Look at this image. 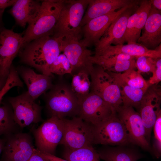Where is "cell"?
<instances>
[{"label":"cell","mask_w":161,"mask_h":161,"mask_svg":"<svg viewBox=\"0 0 161 161\" xmlns=\"http://www.w3.org/2000/svg\"><path fill=\"white\" fill-rule=\"evenodd\" d=\"M24 45L23 36L12 30L0 32V88L5 84L14 58Z\"/></svg>","instance_id":"9"},{"label":"cell","mask_w":161,"mask_h":161,"mask_svg":"<svg viewBox=\"0 0 161 161\" xmlns=\"http://www.w3.org/2000/svg\"><path fill=\"white\" fill-rule=\"evenodd\" d=\"M139 1L130 0H90L81 25L82 27L92 19L117 9L137 5Z\"/></svg>","instance_id":"21"},{"label":"cell","mask_w":161,"mask_h":161,"mask_svg":"<svg viewBox=\"0 0 161 161\" xmlns=\"http://www.w3.org/2000/svg\"><path fill=\"white\" fill-rule=\"evenodd\" d=\"M63 157L69 161H100V159L92 145L74 149L65 148Z\"/></svg>","instance_id":"26"},{"label":"cell","mask_w":161,"mask_h":161,"mask_svg":"<svg viewBox=\"0 0 161 161\" xmlns=\"http://www.w3.org/2000/svg\"><path fill=\"white\" fill-rule=\"evenodd\" d=\"M151 4L150 0H142L139 1V11L135 23L133 35V42L137 43L141 36V30L145 23L151 8Z\"/></svg>","instance_id":"29"},{"label":"cell","mask_w":161,"mask_h":161,"mask_svg":"<svg viewBox=\"0 0 161 161\" xmlns=\"http://www.w3.org/2000/svg\"><path fill=\"white\" fill-rule=\"evenodd\" d=\"M135 6L125 7L117 11L92 19L82 27L83 38L80 41L87 47L95 45L112 23L120 14L127 8Z\"/></svg>","instance_id":"16"},{"label":"cell","mask_w":161,"mask_h":161,"mask_svg":"<svg viewBox=\"0 0 161 161\" xmlns=\"http://www.w3.org/2000/svg\"><path fill=\"white\" fill-rule=\"evenodd\" d=\"M97 152L105 161H137L141 157L138 153L122 147H105Z\"/></svg>","instance_id":"25"},{"label":"cell","mask_w":161,"mask_h":161,"mask_svg":"<svg viewBox=\"0 0 161 161\" xmlns=\"http://www.w3.org/2000/svg\"><path fill=\"white\" fill-rule=\"evenodd\" d=\"M50 72L60 76L66 74L71 75L72 71L71 65L67 57L63 53L60 54L50 66Z\"/></svg>","instance_id":"31"},{"label":"cell","mask_w":161,"mask_h":161,"mask_svg":"<svg viewBox=\"0 0 161 161\" xmlns=\"http://www.w3.org/2000/svg\"><path fill=\"white\" fill-rule=\"evenodd\" d=\"M138 43L149 48L155 49L161 42V13L152 5Z\"/></svg>","instance_id":"19"},{"label":"cell","mask_w":161,"mask_h":161,"mask_svg":"<svg viewBox=\"0 0 161 161\" xmlns=\"http://www.w3.org/2000/svg\"><path fill=\"white\" fill-rule=\"evenodd\" d=\"M89 76L84 73H80L72 76L71 89L79 102L90 92L91 82Z\"/></svg>","instance_id":"28"},{"label":"cell","mask_w":161,"mask_h":161,"mask_svg":"<svg viewBox=\"0 0 161 161\" xmlns=\"http://www.w3.org/2000/svg\"><path fill=\"white\" fill-rule=\"evenodd\" d=\"M41 1L34 0H17L9 11L16 23L24 27L35 18L41 7Z\"/></svg>","instance_id":"23"},{"label":"cell","mask_w":161,"mask_h":161,"mask_svg":"<svg viewBox=\"0 0 161 161\" xmlns=\"http://www.w3.org/2000/svg\"><path fill=\"white\" fill-rule=\"evenodd\" d=\"M5 136L1 161H28L35 149L31 135L20 131Z\"/></svg>","instance_id":"12"},{"label":"cell","mask_w":161,"mask_h":161,"mask_svg":"<svg viewBox=\"0 0 161 161\" xmlns=\"http://www.w3.org/2000/svg\"><path fill=\"white\" fill-rule=\"evenodd\" d=\"M17 0H0V10L4 12L7 7L13 6Z\"/></svg>","instance_id":"36"},{"label":"cell","mask_w":161,"mask_h":161,"mask_svg":"<svg viewBox=\"0 0 161 161\" xmlns=\"http://www.w3.org/2000/svg\"><path fill=\"white\" fill-rule=\"evenodd\" d=\"M160 87L158 84L149 86L141 102L139 112L145 128V137L149 143L151 132L159 113L161 112Z\"/></svg>","instance_id":"14"},{"label":"cell","mask_w":161,"mask_h":161,"mask_svg":"<svg viewBox=\"0 0 161 161\" xmlns=\"http://www.w3.org/2000/svg\"><path fill=\"white\" fill-rule=\"evenodd\" d=\"M136 58L129 55L120 53L109 56H92L90 58L94 65L101 66L107 71L122 73L135 70Z\"/></svg>","instance_id":"20"},{"label":"cell","mask_w":161,"mask_h":161,"mask_svg":"<svg viewBox=\"0 0 161 161\" xmlns=\"http://www.w3.org/2000/svg\"><path fill=\"white\" fill-rule=\"evenodd\" d=\"M37 153L47 161H69L58 157L54 155L40 151L36 148Z\"/></svg>","instance_id":"35"},{"label":"cell","mask_w":161,"mask_h":161,"mask_svg":"<svg viewBox=\"0 0 161 161\" xmlns=\"http://www.w3.org/2000/svg\"><path fill=\"white\" fill-rule=\"evenodd\" d=\"M90 0H66L52 35L61 39L80 41L82 35L81 22Z\"/></svg>","instance_id":"3"},{"label":"cell","mask_w":161,"mask_h":161,"mask_svg":"<svg viewBox=\"0 0 161 161\" xmlns=\"http://www.w3.org/2000/svg\"><path fill=\"white\" fill-rule=\"evenodd\" d=\"M28 161H47L44 158L39 155L35 148L34 151Z\"/></svg>","instance_id":"37"},{"label":"cell","mask_w":161,"mask_h":161,"mask_svg":"<svg viewBox=\"0 0 161 161\" xmlns=\"http://www.w3.org/2000/svg\"><path fill=\"white\" fill-rule=\"evenodd\" d=\"M123 81L130 86L138 89L146 90L149 87L141 74L135 70L119 73Z\"/></svg>","instance_id":"30"},{"label":"cell","mask_w":161,"mask_h":161,"mask_svg":"<svg viewBox=\"0 0 161 161\" xmlns=\"http://www.w3.org/2000/svg\"><path fill=\"white\" fill-rule=\"evenodd\" d=\"M93 127V144L122 145L129 143L125 127L116 113Z\"/></svg>","instance_id":"7"},{"label":"cell","mask_w":161,"mask_h":161,"mask_svg":"<svg viewBox=\"0 0 161 161\" xmlns=\"http://www.w3.org/2000/svg\"><path fill=\"white\" fill-rule=\"evenodd\" d=\"M61 40L48 35L27 44L19 52L20 62L35 68L43 74L52 77L49 69L61 52Z\"/></svg>","instance_id":"1"},{"label":"cell","mask_w":161,"mask_h":161,"mask_svg":"<svg viewBox=\"0 0 161 161\" xmlns=\"http://www.w3.org/2000/svg\"><path fill=\"white\" fill-rule=\"evenodd\" d=\"M157 59L144 56L136 58V66L137 71L140 74L142 72L152 73L156 68Z\"/></svg>","instance_id":"32"},{"label":"cell","mask_w":161,"mask_h":161,"mask_svg":"<svg viewBox=\"0 0 161 161\" xmlns=\"http://www.w3.org/2000/svg\"><path fill=\"white\" fill-rule=\"evenodd\" d=\"M91 92L98 95L116 111L122 105L120 89L117 81L111 72L94 65L90 75Z\"/></svg>","instance_id":"5"},{"label":"cell","mask_w":161,"mask_h":161,"mask_svg":"<svg viewBox=\"0 0 161 161\" xmlns=\"http://www.w3.org/2000/svg\"><path fill=\"white\" fill-rule=\"evenodd\" d=\"M41 1V7L38 14L28 24L23 36V47L35 39L48 35H52L64 0Z\"/></svg>","instance_id":"4"},{"label":"cell","mask_w":161,"mask_h":161,"mask_svg":"<svg viewBox=\"0 0 161 161\" xmlns=\"http://www.w3.org/2000/svg\"><path fill=\"white\" fill-rule=\"evenodd\" d=\"M44 95L46 109L49 117L55 116L63 119L78 117L79 102L68 83L61 80L53 84Z\"/></svg>","instance_id":"2"},{"label":"cell","mask_w":161,"mask_h":161,"mask_svg":"<svg viewBox=\"0 0 161 161\" xmlns=\"http://www.w3.org/2000/svg\"><path fill=\"white\" fill-rule=\"evenodd\" d=\"M27 88V92L35 100L52 87V77L39 74L29 67L21 66L16 69Z\"/></svg>","instance_id":"18"},{"label":"cell","mask_w":161,"mask_h":161,"mask_svg":"<svg viewBox=\"0 0 161 161\" xmlns=\"http://www.w3.org/2000/svg\"><path fill=\"white\" fill-rule=\"evenodd\" d=\"M3 13V12L0 10V24L1 21L2 16Z\"/></svg>","instance_id":"40"},{"label":"cell","mask_w":161,"mask_h":161,"mask_svg":"<svg viewBox=\"0 0 161 161\" xmlns=\"http://www.w3.org/2000/svg\"><path fill=\"white\" fill-rule=\"evenodd\" d=\"M61 52L69 60L72 67V76L80 73L90 75L94 65L90 60L91 51L80 41L72 39H61Z\"/></svg>","instance_id":"11"},{"label":"cell","mask_w":161,"mask_h":161,"mask_svg":"<svg viewBox=\"0 0 161 161\" xmlns=\"http://www.w3.org/2000/svg\"><path fill=\"white\" fill-rule=\"evenodd\" d=\"M151 5L158 10H161V0H151Z\"/></svg>","instance_id":"38"},{"label":"cell","mask_w":161,"mask_h":161,"mask_svg":"<svg viewBox=\"0 0 161 161\" xmlns=\"http://www.w3.org/2000/svg\"><path fill=\"white\" fill-rule=\"evenodd\" d=\"M4 143V139H1L0 138V156L2 152Z\"/></svg>","instance_id":"39"},{"label":"cell","mask_w":161,"mask_h":161,"mask_svg":"<svg viewBox=\"0 0 161 161\" xmlns=\"http://www.w3.org/2000/svg\"><path fill=\"white\" fill-rule=\"evenodd\" d=\"M63 119L52 116L33 130L36 149L55 155L56 147L64 135Z\"/></svg>","instance_id":"6"},{"label":"cell","mask_w":161,"mask_h":161,"mask_svg":"<svg viewBox=\"0 0 161 161\" xmlns=\"http://www.w3.org/2000/svg\"><path fill=\"white\" fill-rule=\"evenodd\" d=\"M120 53L129 55L136 58L144 56L154 58H161L160 44L155 49H148L139 44L110 45L95 52V56H109Z\"/></svg>","instance_id":"22"},{"label":"cell","mask_w":161,"mask_h":161,"mask_svg":"<svg viewBox=\"0 0 161 161\" xmlns=\"http://www.w3.org/2000/svg\"><path fill=\"white\" fill-rule=\"evenodd\" d=\"M152 76L147 81L149 86L158 84L161 81V58L157 59L156 62V68L152 73Z\"/></svg>","instance_id":"34"},{"label":"cell","mask_w":161,"mask_h":161,"mask_svg":"<svg viewBox=\"0 0 161 161\" xmlns=\"http://www.w3.org/2000/svg\"><path fill=\"white\" fill-rule=\"evenodd\" d=\"M153 129L154 137L153 149L155 155L158 158L161 154V112L158 115Z\"/></svg>","instance_id":"33"},{"label":"cell","mask_w":161,"mask_h":161,"mask_svg":"<svg viewBox=\"0 0 161 161\" xmlns=\"http://www.w3.org/2000/svg\"><path fill=\"white\" fill-rule=\"evenodd\" d=\"M111 72L116 79L119 87L122 106L139 109L141 102L147 89L131 87L123 80L119 73Z\"/></svg>","instance_id":"24"},{"label":"cell","mask_w":161,"mask_h":161,"mask_svg":"<svg viewBox=\"0 0 161 161\" xmlns=\"http://www.w3.org/2000/svg\"><path fill=\"white\" fill-rule=\"evenodd\" d=\"M139 4L129 7L120 14L112 23L95 45V51L107 46L123 44L128 19L135 11Z\"/></svg>","instance_id":"17"},{"label":"cell","mask_w":161,"mask_h":161,"mask_svg":"<svg viewBox=\"0 0 161 161\" xmlns=\"http://www.w3.org/2000/svg\"><path fill=\"white\" fill-rule=\"evenodd\" d=\"M13 110L14 120L21 129L43 121L42 107L37 103L27 92L9 98Z\"/></svg>","instance_id":"10"},{"label":"cell","mask_w":161,"mask_h":161,"mask_svg":"<svg viewBox=\"0 0 161 161\" xmlns=\"http://www.w3.org/2000/svg\"><path fill=\"white\" fill-rule=\"evenodd\" d=\"M18 128H21L14 120L10 105L5 104L0 106V136L20 132L18 131Z\"/></svg>","instance_id":"27"},{"label":"cell","mask_w":161,"mask_h":161,"mask_svg":"<svg viewBox=\"0 0 161 161\" xmlns=\"http://www.w3.org/2000/svg\"><path fill=\"white\" fill-rule=\"evenodd\" d=\"M79 104L78 117L92 126L99 124L116 113L109 103L91 92L79 102Z\"/></svg>","instance_id":"13"},{"label":"cell","mask_w":161,"mask_h":161,"mask_svg":"<svg viewBox=\"0 0 161 161\" xmlns=\"http://www.w3.org/2000/svg\"><path fill=\"white\" fill-rule=\"evenodd\" d=\"M64 134L59 144L65 148L76 149L92 145L93 127L78 117L63 119Z\"/></svg>","instance_id":"8"},{"label":"cell","mask_w":161,"mask_h":161,"mask_svg":"<svg viewBox=\"0 0 161 161\" xmlns=\"http://www.w3.org/2000/svg\"><path fill=\"white\" fill-rule=\"evenodd\" d=\"M116 113L125 127L129 142L148 149L149 143L146 138L145 128L140 113L132 107L122 105L118 108Z\"/></svg>","instance_id":"15"}]
</instances>
